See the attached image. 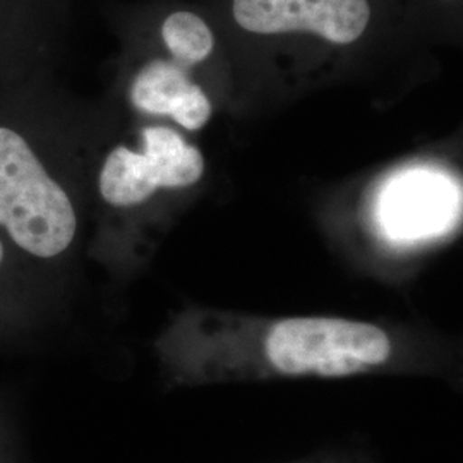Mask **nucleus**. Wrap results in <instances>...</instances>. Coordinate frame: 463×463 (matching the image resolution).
<instances>
[{
    "instance_id": "f257e3e1",
    "label": "nucleus",
    "mask_w": 463,
    "mask_h": 463,
    "mask_svg": "<svg viewBox=\"0 0 463 463\" xmlns=\"http://www.w3.org/2000/svg\"><path fill=\"white\" fill-rule=\"evenodd\" d=\"M72 145L50 74L0 86V233L24 261L55 263L76 244Z\"/></svg>"
},
{
    "instance_id": "f03ea898",
    "label": "nucleus",
    "mask_w": 463,
    "mask_h": 463,
    "mask_svg": "<svg viewBox=\"0 0 463 463\" xmlns=\"http://www.w3.org/2000/svg\"><path fill=\"white\" fill-rule=\"evenodd\" d=\"M390 352L378 326L333 317L285 319L266 338L271 364L287 374L347 376L383 364Z\"/></svg>"
},
{
    "instance_id": "7ed1b4c3",
    "label": "nucleus",
    "mask_w": 463,
    "mask_h": 463,
    "mask_svg": "<svg viewBox=\"0 0 463 463\" xmlns=\"http://www.w3.org/2000/svg\"><path fill=\"white\" fill-rule=\"evenodd\" d=\"M204 172L199 149L165 126H148L139 133V146L117 145L99 164L95 187L112 210L145 206L160 191H175L198 183Z\"/></svg>"
},
{
    "instance_id": "20e7f679",
    "label": "nucleus",
    "mask_w": 463,
    "mask_h": 463,
    "mask_svg": "<svg viewBox=\"0 0 463 463\" xmlns=\"http://www.w3.org/2000/svg\"><path fill=\"white\" fill-rule=\"evenodd\" d=\"M237 24L250 33H315L347 45L361 38L371 19L367 0H233Z\"/></svg>"
},
{
    "instance_id": "39448f33",
    "label": "nucleus",
    "mask_w": 463,
    "mask_h": 463,
    "mask_svg": "<svg viewBox=\"0 0 463 463\" xmlns=\"http://www.w3.org/2000/svg\"><path fill=\"white\" fill-rule=\"evenodd\" d=\"M62 19V0H0V86L49 76Z\"/></svg>"
},
{
    "instance_id": "423d86ee",
    "label": "nucleus",
    "mask_w": 463,
    "mask_h": 463,
    "mask_svg": "<svg viewBox=\"0 0 463 463\" xmlns=\"http://www.w3.org/2000/svg\"><path fill=\"white\" fill-rule=\"evenodd\" d=\"M460 199L443 174L409 170L386 185L380 203L381 229L393 242L441 235L457 220Z\"/></svg>"
},
{
    "instance_id": "0eeeda50",
    "label": "nucleus",
    "mask_w": 463,
    "mask_h": 463,
    "mask_svg": "<svg viewBox=\"0 0 463 463\" xmlns=\"http://www.w3.org/2000/svg\"><path fill=\"white\" fill-rule=\"evenodd\" d=\"M128 99L134 110L172 117L187 131H198L212 117L204 91L191 83L185 67L172 59H151L139 67L128 88Z\"/></svg>"
},
{
    "instance_id": "6e6552de",
    "label": "nucleus",
    "mask_w": 463,
    "mask_h": 463,
    "mask_svg": "<svg viewBox=\"0 0 463 463\" xmlns=\"http://www.w3.org/2000/svg\"><path fill=\"white\" fill-rule=\"evenodd\" d=\"M160 36L172 61L185 69L203 62L213 50V33L208 24L187 11L168 14L162 23Z\"/></svg>"
},
{
    "instance_id": "1a4fd4ad",
    "label": "nucleus",
    "mask_w": 463,
    "mask_h": 463,
    "mask_svg": "<svg viewBox=\"0 0 463 463\" xmlns=\"http://www.w3.org/2000/svg\"><path fill=\"white\" fill-rule=\"evenodd\" d=\"M17 260H23L19 254H17L16 249L13 248L7 241H5V237L0 233V279L7 273L5 269H7V266L11 265L13 261H17ZM24 261V260H23Z\"/></svg>"
}]
</instances>
